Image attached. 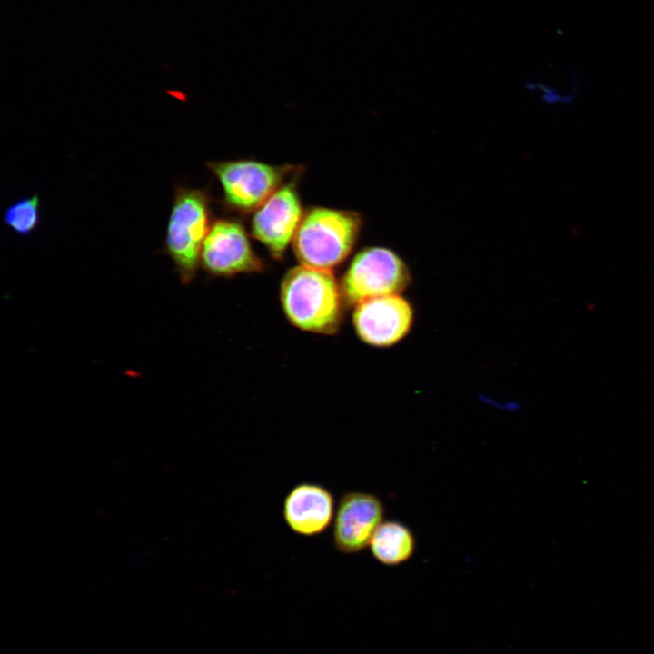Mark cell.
Returning <instances> with one entry per match:
<instances>
[{"label": "cell", "instance_id": "cell-9", "mask_svg": "<svg viewBox=\"0 0 654 654\" xmlns=\"http://www.w3.org/2000/svg\"><path fill=\"white\" fill-rule=\"evenodd\" d=\"M302 216L296 186L293 183H286L256 209L252 219V234L275 259H281Z\"/></svg>", "mask_w": 654, "mask_h": 654}, {"label": "cell", "instance_id": "cell-8", "mask_svg": "<svg viewBox=\"0 0 654 654\" xmlns=\"http://www.w3.org/2000/svg\"><path fill=\"white\" fill-rule=\"evenodd\" d=\"M384 505L376 495L364 491H347L335 510L332 540L335 549L343 554H355L369 546L383 521Z\"/></svg>", "mask_w": 654, "mask_h": 654}, {"label": "cell", "instance_id": "cell-11", "mask_svg": "<svg viewBox=\"0 0 654 654\" xmlns=\"http://www.w3.org/2000/svg\"><path fill=\"white\" fill-rule=\"evenodd\" d=\"M369 547L373 558L385 566L408 561L415 552L416 540L411 530L397 520H383L375 530Z\"/></svg>", "mask_w": 654, "mask_h": 654}, {"label": "cell", "instance_id": "cell-3", "mask_svg": "<svg viewBox=\"0 0 654 654\" xmlns=\"http://www.w3.org/2000/svg\"><path fill=\"white\" fill-rule=\"evenodd\" d=\"M209 198L205 191L175 188L164 240L183 283H190L201 264V252L212 226Z\"/></svg>", "mask_w": 654, "mask_h": 654}, {"label": "cell", "instance_id": "cell-7", "mask_svg": "<svg viewBox=\"0 0 654 654\" xmlns=\"http://www.w3.org/2000/svg\"><path fill=\"white\" fill-rule=\"evenodd\" d=\"M201 264L214 276L259 272L264 269L243 225L227 219L212 223L203 244Z\"/></svg>", "mask_w": 654, "mask_h": 654}, {"label": "cell", "instance_id": "cell-12", "mask_svg": "<svg viewBox=\"0 0 654 654\" xmlns=\"http://www.w3.org/2000/svg\"><path fill=\"white\" fill-rule=\"evenodd\" d=\"M41 220L40 198L37 194L20 198L3 213V222L19 236H28L38 227Z\"/></svg>", "mask_w": 654, "mask_h": 654}, {"label": "cell", "instance_id": "cell-10", "mask_svg": "<svg viewBox=\"0 0 654 654\" xmlns=\"http://www.w3.org/2000/svg\"><path fill=\"white\" fill-rule=\"evenodd\" d=\"M335 510L334 497L329 489L315 482H302L286 495L282 515L292 532L312 537L328 529Z\"/></svg>", "mask_w": 654, "mask_h": 654}, {"label": "cell", "instance_id": "cell-6", "mask_svg": "<svg viewBox=\"0 0 654 654\" xmlns=\"http://www.w3.org/2000/svg\"><path fill=\"white\" fill-rule=\"evenodd\" d=\"M352 322L358 337L379 348L393 346L411 332L414 310L401 293L365 300L354 306Z\"/></svg>", "mask_w": 654, "mask_h": 654}, {"label": "cell", "instance_id": "cell-5", "mask_svg": "<svg viewBox=\"0 0 654 654\" xmlns=\"http://www.w3.org/2000/svg\"><path fill=\"white\" fill-rule=\"evenodd\" d=\"M207 167L219 179L226 204L240 212L258 209L282 186L291 169L253 160L212 162Z\"/></svg>", "mask_w": 654, "mask_h": 654}, {"label": "cell", "instance_id": "cell-1", "mask_svg": "<svg viewBox=\"0 0 654 654\" xmlns=\"http://www.w3.org/2000/svg\"><path fill=\"white\" fill-rule=\"evenodd\" d=\"M287 319L295 327L321 334L337 332L343 301L332 270L299 265L284 275L280 289Z\"/></svg>", "mask_w": 654, "mask_h": 654}, {"label": "cell", "instance_id": "cell-2", "mask_svg": "<svg viewBox=\"0 0 654 654\" xmlns=\"http://www.w3.org/2000/svg\"><path fill=\"white\" fill-rule=\"evenodd\" d=\"M362 225L356 212L310 208L293 237L294 253L302 265L332 270L351 253Z\"/></svg>", "mask_w": 654, "mask_h": 654}, {"label": "cell", "instance_id": "cell-4", "mask_svg": "<svg viewBox=\"0 0 654 654\" xmlns=\"http://www.w3.org/2000/svg\"><path fill=\"white\" fill-rule=\"evenodd\" d=\"M411 282V271L394 251L367 247L352 260L340 283L343 301L355 306L375 297L402 293Z\"/></svg>", "mask_w": 654, "mask_h": 654}]
</instances>
